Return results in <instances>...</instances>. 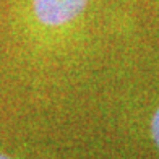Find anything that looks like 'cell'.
I'll use <instances>...</instances> for the list:
<instances>
[{
    "mask_svg": "<svg viewBox=\"0 0 159 159\" xmlns=\"http://www.w3.org/2000/svg\"><path fill=\"white\" fill-rule=\"evenodd\" d=\"M151 135H153V140L159 149V107L153 115V120H151Z\"/></svg>",
    "mask_w": 159,
    "mask_h": 159,
    "instance_id": "7a4b0ae2",
    "label": "cell"
},
{
    "mask_svg": "<svg viewBox=\"0 0 159 159\" xmlns=\"http://www.w3.org/2000/svg\"><path fill=\"white\" fill-rule=\"evenodd\" d=\"M88 0H31V10L38 23L59 28L71 23L83 13Z\"/></svg>",
    "mask_w": 159,
    "mask_h": 159,
    "instance_id": "6da1fadb",
    "label": "cell"
},
{
    "mask_svg": "<svg viewBox=\"0 0 159 159\" xmlns=\"http://www.w3.org/2000/svg\"><path fill=\"white\" fill-rule=\"evenodd\" d=\"M0 159H11V157H8V156H5V154H0Z\"/></svg>",
    "mask_w": 159,
    "mask_h": 159,
    "instance_id": "3957f363",
    "label": "cell"
}]
</instances>
